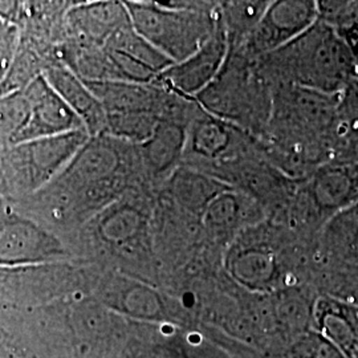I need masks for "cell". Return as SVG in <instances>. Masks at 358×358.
Returning a JSON list of instances; mask_svg holds the SVG:
<instances>
[{"label": "cell", "mask_w": 358, "mask_h": 358, "mask_svg": "<svg viewBox=\"0 0 358 358\" xmlns=\"http://www.w3.org/2000/svg\"><path fill=\"white\" fill-rule=\"evenodd\" d=\"M272 113L263 143L269 161L289 178L304 179L332 161L329 131L338 94L272 85Z\"/></svg>", "instance_id": "obj_1"}, {"label": "cell", "mask_w": 358, "mask_h": 358, "mask_svg": "<svg viewBox=\"0 0 358 358\" xmlns=\"http://www.w3.org/2000/svg\"><path fill=\"white\" fill-rule=\"evenodd\" d=\"M316 241L264 219L231 242L223 254L222 269L245 294L266 296L291 287L312 285Z\"/></svg>", "instance_id": "obj_2"}, {"label": "cell", "mask_w": 358, "mask_h": 358, "mask_svg": "<svg viewBox=\"0 0 358 358\" xmlns=\"http://www.w3.org/2000/svg\"><path fill=\"white\" fill-rule=\"evenodd\" d=\"M257 65L272 85H294L327 94H338L358 80V60L332 27L317 20L304 34Z\"/></svg>", "instance_id": "obj_3"}, {"label": "cell", "mask_w": 358, "mask_h": 358, "mask_svg": "<svg viewBox=\"0 0 358 358\" xmlns=\"http://www.w3.org/2000/svg\"><path fill=\"white\" fill-rule=\"evenodd\" d=\"M134 31L177 64L198 51L219 27V1H127Z\"/></svg>", "instance_id": "obj_4"}, {"label": "cell", "mask_w": 358, "mask_h": 358, "mask_svg": "<svg viewBox=\"0 0 358 358\" xmlns=\"http://www.w3.org/2000/svg\"><path fill=\"white\" fill-rule=\"evenodd\" d=\"M272 84L259 69L257 60L243 52L230 51L214 81L195 101L214 115L262 140L272 113Z\"/></svg>", "instance_id": "obj_5"}, {"label": "cell", "mask_w": 358, "mask_h": 358, "mask_svg": "<svg viewBox=\"0 0 358 358\" xmlns=\"http://www.w3.org/2000/svg\"><path fill=\"white\" fill-rule=\"evenodd\" d=\"M312 287L320 296L358 304V205L336 214L320 231Z\"/></svg>", "instance_id": "obj_6"}, {"label": "cell", "mask_w": 358, "mask_h": 358, "mask_svg": "<svg viewBox=\"0 0 358 358\" xmlns=\"http://www.w3.org/2000/svg\"><path fill=\"white\" fill-rule=\"evenodd\" d=\"M262 149V141L252 134L199 108L187 127L182 166L206 173Z\"/></svg>", "instance_id": "obj_7"}, {"label": "cell", "mask_w": 358, "mask_h": 358, "mask_svg": "<svg viewBox=\"0 0 358 358\" xmlns=\"http://www.w3.org/2000/svg\"><path fill=\"white\" fill-rule=\"evenodd\" d=\"M105 81L150 84L173 64L140 36L131 24L118 29L100 48Z\"/></svg>", "instance_id": "obj_8"}, {"label": "cell", "mask_w": 358, "mask_h": 358, "mask_svg": "<svg viewBox=\"0 0 358 358\" xmlns=\"http://www.w3.org/2000/svg\"><path fill=\"white\" fill-rule=\"evenodd\" d=\"M317 20L319 10L315 0L271 1L255 29L238 51L257 60L285 47Z\"/></svg>", "instance_id": "obj_9"}, {"label": "cell", "mask_w": 358, "mask_h": 358, "mask_svg": "<svg viewBox=\"0 0 358 358\" xmlns=\"http://www.w3.org/2000/svg\"><path fill=\"white\" fill-rule=\"evenodd\" d=\"M264 219L267 214L263 206L247 194L227 187L206 206L199 222L206 243L224 254L241 232Z\"/></svg>", "instance_id": "obj_10"}, {"label": "cell", "mask_w": 358, "mask_h": 358, "mask_svg": "<svg viewBox=\"0 0 358 358\" xmlns=\"http://www.w3.org/2000/svg\"><path fill=\"white\" fill-rule=\"evenodd\" d=\"M28 115L13 137L16 141H38L83 130L84 122L47 78H36L27 93Z\"/></svg>", "instance_id": "obj_11"}, {"label": "cell", "mask_w": 358, "mask_h": 358, "mask_svg": "<svg viewBox=\"0 0 358 358\" xmlns=\"http://www.w3.org/2000/svg\"><path fill=\"white\" fill-rule=\"evenodd\" d=\"M229 52L227 35L219 23L213 38L189 59L170 65L155 83L179 96L195 99L214 81L226 63Z\"/></svg>", "instance_id": "obj_12"}, {"label": "cell", "mask_w": 358, "mask_h": 358, "mask_svg": "<svg viewBox=\"0 0 358 358\" xmlns=\"http://www.w3.org/2000/svg\"><path fill=\"white\" fill-rule=\"evenodd\" d=\"M309 201L324 219L358 205V158L331 161L303 179Z\"/></svg>", "instance_id": "obj_13"}, {"label": "cell", "mask_w": 358, "mask_h": 358, "mask_svg": "<svg viewBox=\"0 0 358 358\" xmlns=\"http://www.w3.org/2000/svg\"><path fill=\"white\" fill-rule=\"evenodd\" d=\"M189 124L162 120L150 140L141 145V166L154 179L167 180L182 166Z\"/></svg>", "instance_id": "obj_14"}, {"label": "cell", "mask_w": 358, "mask_h": 358, "mask_svg": "<svg viewBox=\"0 0 358 358\" xmlns=\"http://www.w3.org/2000/svg\"><path fill=\"white\" fill-rule=\"evenodd\" d=\"M313 331L346 358H358V304L319 296L313 312Z\"/></svg>", "instance_id": "obj_15"}, {"label": "cell", "mask_w": 358, "mask_h": 358, "mask_svg": "<svg viewBox=\"0 0 358 358\" xmlns=\"http://www.w3.org/2000/svg\"><path fill=\"white\" fill-rule=\"evenodd\" d=\"M227 187L231 186L186 166L177 169L166 180L167 198L196 217H201L206 206Z\"/></svg>", "instance_id": "obj_16"}, {"label": "cell", "mask_w": 358, "mask_h": 358, "mask_svg": "<svg viewBox=\"0 0 358 358\" xmlns=\"http://www.w3.org/2000/svg\"><path fill=\"white\" fill-rule=\"evenodd\" d=\"M332 161L358 158V80L338 94L329 131Z\"/></svg>", "instance_id": "obj_17"}, {"label": "cell", "mask_w": 358, "mask_h": 358, "mask_svg": "<svg viewBox=\"0 0 358 358\" xmlns=\"http://www.w3.org/2000/svg\"><path fill=\"white\" fill-rule=\"evenodd\" d=\"M47 80L83 120L90 133L97 134L106 131V112L103 103L90 88L64 69H52Z\"/></svg>", "instance_id": "obj_18"}, {"label": "cell", "mask_w": 358, "mask_h": 358, "mask_svg": "<svg viewBox=\"0 0 358 358\" xmlns=\"http://www.w3.org/2000/svg\"><path fill=\"white\" fill-rule=\"evenodd\" d=\"M269 3V0L219 1V23L227 35L230 51H238L243 47Z\"/></svg>", "instance_id": "obj_19"}, {"label": "cell", "mask_w": 358, "mask_h": 358, "mask_svg": "<svg viewBox=\"0 0 358 358\" xmlns=\"http://www.w3.org/2000/svg\"><path fill=\"white\" fill-rule=\"evenodd\" d=\"M285 358H346L336 346L316 331L300 336L288 345Z\"/></svg>", "instance_id": "obj_20"}, {"label": "cell", "mask_w": 358, "mask_h": 358, "mask_svg": "<svg viewBox=\"0 0 358 358\" xmlns=\"http://www.w3.org/2000/svg\"><path fill=\"white\" fill-rule=\"evenodd\" d=\"M338 35L345 40L346 44L349 45V48L355 53V56L358 60V15L357 17L355 19V22L348 27L344 32H341Z\"/></svg>", "instance_id": "obj_21"}]
</instances>
